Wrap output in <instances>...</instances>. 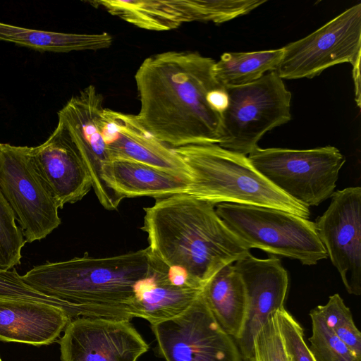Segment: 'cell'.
Here are the masks:
<instances>
[{
    "mask_svg": "<svg viewBox=\"0 0 361 361\" xmlns=\"http://www.w3.org/2000/svg\"><path fill=\"white\" fill-rule=\"evenodd\" d=\"M0 361H1V355H0Z\"/></svg>",
    "mask_w": 361,
    "mask_h": 361,
    "instance_id": "32",
    "label": "cell"
},
{
    "mask_svg": "<svg viewBox=\"0 0 361 361\" xmlns=\"http://www.w3.org/2000/svg\"><path fill=\"white\" fill-rule=\"evenodd\" d=\"M247 158L275 187L307 207L332 196L345 162L339 149L331 145L310 149L258 147Z\"/></svg>",
    "mask_w": 361,
    "mask_h": 361,
    "instance_id": "7",
    "label": "cell"
},
{
    "mask_svg": "<svg viewBox=\"0 0 361 361\" xmlns=\"http://www.w3.org/2000/svg\"><path fill=\"white\" fill-rule=\"evenodd\" d=\"M245 288V319L235 340L243 361H250L253 339L269 314L284 308L288 276L280 259H259L248 254L233 264Z\"/></svg>",
    "mask_w": 361,
    "mask_h": 361,
    "instance_id": "15",
    "label": "cell"
},
{
    "mask_svg": "<svg viewBox=\"0 0 361 361\" xmlns=\"http://www.w3.org/2000/svg\"><path fill=\"white\" fill-rule=\"evenodd\" d=\"M228 103L221 114L218 145L246 156L268 131L291 119V93L276 71L251 83L226 87Z\"/></svg>",
    "mask_w": 361,
    "mask_h": 361,
    "instance_id": "6",
    "label": "cell"
},
{
    "mask_svg": "<svg viewBox=\"0 0 361 361\" xmlns=\"http://www.w3.org/2000/svg\"><path fill=\"white\" fill-rule=\"evenodd\" d=\"M266 0H97L88 1L137 27L167 31L190 22L223 23L248 14Z\"/></svg>",
    "mask_w": 361,
    "mask_h": 361,
    "instance_id": "11",
    "label": "cell"
},
{
    "mask_svg": "<svg viewBox=\"0 0 361 361\" xmlns=\"http://www.w3.org/2000/svg\"><path fill=\"white\" fill-rule=\"evenodd\" d=\"M276 312L269 314L257 332L250 361H290L284 350Z\"/></svg>",
    "mask_w": 361,
    "mask_h": 361,
    "instance_id": "28",
    "label": "cell"
},
{
    "mask_svg": "<svg viewBox=\"0 0 361 361\" xmlns=\"http://www.w3.org/2000/svg\"><path fill=\"white\" fill-rule=\"evenodd\" d=\"M215 205L186 193L156 200L144 209L141 229L151 255L169 268L184 271L196 286L250 250L226 226Z\"/></svg>",
    "mask_w": 361,
    "mask_h": 361,
    "instance_id": "2",
    "label": "cell"
},
{
    "mask_svg": "<svg viewBox=\"0 0 361 361\" xmlns=\"http://www.w3.org/2000/svg\"><path fill=\"white\" fill-rule=\"evenodd\" d=\"M285 352L290 361H317L304 340L300 324L285 308L276 312Z\"/></svg>",
    "mask_w": 361,
    "mask_h": 361,
    "instance_id": "29",
    "label": "cell"
},
{
    "mask_svg": "<svg viewBox=\"0 0 361 361\" xmlns=\"http://www.w3.org/2000/svg\"><path fill=\"white\" fill-rule=\"evenodd\" d=\"M151 326L165 361H243L235 340L218 324L202 290L185 312Z\"/></svg>",
    "mask_w": 361,
    "mask_h": 361,
    "instance_id": "10",
    "label": "cell"
},
{
    "mask_svg": "<svg viewBox=\"0 0 361 361\" xmlns=\"http://www.w3.org/2000/svg\"><path fill=\"white\" fill-rule=\"evenodd\" d=\"M330 204L314 223L327 257L349 294L361 293V188L334 191Z\"/></svg>",
    "mask_w": 361,
    "mask_h": 361,
    "instance_id": "12",
    "label": "cell"
},
{
    "mask_svg": "<svg viewBox=\"0 0 361 361\" xmlns=\"http://www.w3.org/2000/svg\"><path fill=\"white\" fill-rule=\"evenodd\" d=\"M102 130L111 160H133L170 171L190 182V173L183 161L172 148L147 131L136 115L104 108Z\"/></svg>",
    "mask_w": 361,
    "mask_h": 361,
    "instance_id": "16",
    "label": "cell"
},
{
    "mask_svg": "<svg viewBox=\"0 0 361 361\" xmlns=\"http://www.w3.org/2000/svg\"><path fill=\"white\" fill-rule=\"evenodd\" d=\"M207 99L212 108L221 114L228 106V93L224 87L211 91L208 94Z\"/></svg>",
    "mask_w": 361,
    "mask_h": 361,
    "instance_id": "30",
    "label": "cell"
},
{
    "mask_svg": "<svg viewBox=\"0 0 361 361\" xmlns=\"http://www.w3.org/2000/svg\"><path fill=\"white\" fill-rule=\"evenodd\" d=\"M103 96L90 85L73 96L58 112L90 175L100 204L108 210L118 208L123 199L103 179V169L111 161L102 123Z\"/></svg>",
    "mask_w": 361,
    "mask_h": 361,
    "instance_id": "13",
    "label": "cell"
},
{
    "mask_svg": "<svg viewBox=\"0 0 361 361\" xmlns=\"http://www.w3.org/2000/svg\"><path fill=\"white\" fill-rule=\"evenodd\" d=\"M353 78L355 85V100L358 107L361 105V77H360V58H358L352 65Z\"/></svg>",
    "mask_w": 361,
    "mask_h": 361,
    "instance_id": "31",
    "label": "cell"
},
{
    "mask_svg": "<svg viewBox=\"0 0 361 361\" xmlns=\"http://www.w3.org/2000/svg\"><path fill=\"white\" fill-rule=\"evenodd\" d=\"M327 326L361 360V333L354 323L351 311L338 293L324 305L316 307Z\"/></svg>",
    "mask_w": 361,
    "mask_h": 361,
    "instance_id": "25",
    "label": "cell"
},
{
    "mask_svg": "<svg viewBox=\"0 0 361 361\" xmlns=\"http://www.w3.org/2000/svg\"><path fill=\"white\" fill-rule=\"evenodd\" d=\"M202 290L175 283L168 267L151 255L147 275L137 283L135 290L137 317L147 320L151 325L173 318L185 312Z\"/></svg>",
    "mask_w": 361,
    "mask_h": 361,
    "instance_id": "19",
    "label": "cell"
},
{
    "mask_svg": "<svg viewBox=\"0 0 361 361\" xmlns=\"http://www.w3.org/2000/svg\"><path fill=\"white\" fill-rule=\"evenodd\" d=\"M310 350L317 361H361L327 326L317 307L310 312Z\"/></svg>",
    "mask_w": 361,
    "mask_h": 361,
    "instance_id": "24",
    "label": "cell"
},
{
    "mask_svg": "<svg viewBox=\"0 0 361 361\" xmlns=\"http://www.w3.org/2000/svg\"><path fill=\"white\" fill-rule=\"evenodd\" d=\"M71 319L61 308L54 305L0 298V341L49 345Z\"/></svg>",
    "mask_w": 361,
    "mask_h": 361,
    "instance_id": "18",
    "label": "cell"
},
{
    "mask_svg": "<svg viewBox=\"0 0 361 361\" xmlns=\"http://www.w3.org/2000/svg\"><path fill=\"white\" fill-rule=\"evenodd\" d=\"M216 212L228 229L250 250L314 265L327 258L314 223L278 209L229 203L219 204Z\"/></svg>",
    "mask_w": 361,
    "mask_h": 361,
    "instance_id": "5",
    "label": "cell"
},
{
    "mask_svg": "<svg viewBox=\"0 0 361 361\" xmlns=\"http://www.w3.org/2000/svg\"><path fill=\"white\" fill-rule=\"evenodd\" d=\"M148 248L106 257L85 254L71 259L35 266L23 281L65 302L71 319L127 320L137 317L135 290L148 273Z\"/></svg>",
    "mask_w": 361,
    "mask_h": 361,
    "instance_id": "3",
    "label": "cell"
},
{
    "mask_svg": "<svg viewBox=\"0 0 361 361\" xmlns=\"http://www.w3.org/2000/svg\"><path fill=\"white\" fill-rule=\"evenodd\" d=\"M31 154L59 208L81 200L92 188L88 170L61 121L44 142L31 147Z\"/></svg>",
    "mask_w": 361,
    "mask_h": 361,
    "instance_id": "17",
    "label": "cell"
},
{
    "mask_svg": "<svg viewBox=\"0 0 361 361\" xmlns=\"http://www.w3.org/2000/svg\"><path fill=\"white\" fill-rule=\"evenodd\" d=\"M0 190L26 242L45 238L61 224L58 202L31 154V147L0 143Z\"/></svg>",
    "mask_w": 361,
    "mask_h": 361,
    "instance_id": "8",
    "label": "cell"
},
{
    "mask_svg": "<svg viewBox=\"0 0 361 361\" xmlns=\"http://www.w3.org/2000/svg\"><path fill=\"white\" fill-rule=\"evenodd\" d=\"M61 361H137L149 346L130 321L78 317L59 341Z\"/></svg>",
    "mask_w": 361,
    "mask_h": 361,
    "instance_id": "14",
    "label": "cell"
},
{
    "mask_svg": "<svg viewBox=\"0 0 361 361\" xmlns=\"http://www.w3.org/2000/svg\"><path fill=\"white\" fill-rule=\"evenodd\" d=\"M283 49L275 71L282 79L312 78L333 66L353 65L361 56V4Z\"/></svg>",
    "mask_w": 361,
    "mask_h": 361,
    "instance_id": "9",
    "label": "cell"
},
{
    "mask_svg": "<svg viewBox=\"0 0 361 361\" xmlns=\"http://www.w3.org/2000/svg\"><path fill=\"white\" fill-rule=\"evenodd\" d=\"M283 47L252 52H226L214 66V74L224 87L251 83L267 73L275 71L283 56Z\"/></svg>",
    "mask_w": 361,
    "mask_h": 361,
    "instance_id": "23",
    "label": "cell"
},
{
    "mask_svg": "<svg viewBox=\"0 0 361 361\" xmlns=\"http://www.w3.org/2000/svg\"><path fill=\"white\" fill-rule=\"evenodd\" d=\"M0 298L42 302L60 307L68 314V306L65 302L38 291L27 284L15 268L0 269Z\"/></svg>",
    "mask_w": 361,
    "mask_h": 361,
    "instance_id": "27",
    "label": "cell"
},
{
    "mask_svg": "<svg viewBox=\"0 0 361 361\" xmlns=\"http://www.w3.org/2000/svg\"><path fill=\"white\" fill-rule=\"evenodd\" d=\"M202 295L220 326L236 340L245 319L247 297L244 283L233 264L218 271L204 286Z\"/></svg>",
    "mask_w": 361,
    "mask_h": 361,
    "instance_id": "21",
    "label": "cell"
},
{
    "mask_svg": "<svg viewBox=\"0 0 361 361\" xmlns=\"http://www.w3.org/2000/svg\"><path fill=\"white\" fill-rule=\"evenodd\" d=\"M0 40L40 51L70 52L107 49L113 42L107 32L66 33L26 28L0 22Z\"/></svg>",
    "mask_w": 361,
    "mask_h": 361,
    "instance_id": "22",
    "label": "cell"
},
{
    "mask_svg": "<svg viewBox=\"0 0 361 361\" xmlns=\"http://www.w3.org/2000/svg\"><path fill=\"white\" fill-rule=\"evenodd\" d=\"M106 185L123 200L152 197L155 200L186 193L189 182L161 169L126 159H113L103 169Z\"/></svg>",
    "mask_w": 361,
    "mask_h": 361,
    "instance_id": "20",
    "label": "cell"
},
{
    "mask_svg": "<svg viewBox=\"0 0 361 361\" xmlns=\"http://www.w3.org/2000/svg\"><path fill=\"white\" fill-rule=\"evenodd\" d=\"M14 213L0 190V269H11L20 264L27 243L16 224Z\"/></svg>",
    "mask_w": 361,
    "mask_h": 361,
    "instance_id": "26",
    "label": "cell"
},
{
    "mask_svg": "<svg viewBox=\"0 0 361 361\" xmlns=\"http://www.w3.org/2000/svg\"><path fill=\"white\" fill-rule=\"evenodd\" d=\"M214 63L213 59L189 51L146 58L135 75L140 124L171 148L218 144L221 114L207 99L211 91L223 87L214 77Z\"/></svg>",
    "mask_w": 361,
    "mask_h": 361,
    "instance_id": "1",
    "label": "cell"
},
{
    "mask_svg": "<svg viewBox=\"0 0 361 361\" xmlns=\"http://www.w3.org/2000/svg\"><path fill=\"white\" fill-rule=\"evenodd\" d=\"M186 166V194L216 206L229 203L271 207L308 219L309 207L281 191L262 176L247 157L218 144L172 148Z\"/></svg>",
    "mask_w": 361,
    "mask_h": 361,
    "instance_id": "4",
    "label": "cell"
}]
</instances>
